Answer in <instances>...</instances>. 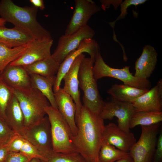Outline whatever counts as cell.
<instances>
[{
	"instance_id": "ba28073f",
	"label": "cell",
	"mask_w": 162,
	"mask_h": 162,
	"mask_svg": "<svg viewBox=\"0 0 162 162\" xmlns=\"http://www.w3.org/2000/svg\"><path fill=\"white\" fill-rule=\"evenodd\" d=\"M19 135L33 145L44 157L53 151L51 126L47 116L36 124L25 128Z\"/></svg>"
},
{
	"instance_id": "60d3db41",
	"label": "cell",
	"mask_w": 162,
	"mask_h": 162,
	"mask_svg": "<svg viewBox=\"0 0 162 162\" xmlns=\"http://www.w3.org/2000/svg\"><path fill=\"white\" fill-rule=\"evenodd\" d=\"M29 162H41L40 160L37 158H33Z\"/></svg>"
},
{
	"instance_id": "4316f807",
	"label": "cell",
	"mask_w": 162,
	"mask_h": 162,
	"mask_svg": "<svg viewBox=\"0 0 162 162\" xmlns=\"http://www.w3.org/2000/svg\"><path fill=\"white\" fill-rule=\"evenodd\" d=\"M130 155L129 152L121 151L103 140L99 150L100 162H115Z\"/></svg>"
},
{
	"instance_id": "2e32d148",
	"label": "cell",
	"mask_w": 162,
	"mask_h": 162,
	"mask_svg": "<svg viewBox=\"0 0 162 162\" xmlns=\"http://www.w3.org/2000/svg\"><path fill=\"white\" fill-rule=\"evenodd\" d=\"M136 112H160L162 110V80L133 103Z\"/></svg>"
},
{
	"instance_id": "277c9868",
	"label": "cell",
	"mask_w": 162,
	"mask_h": 162,
	"mask_svg": "<svg viewBox=\"0 0 162 162\" xmlns=\"http://www.w3.org/2000/svg\"><path fill=\"white\" fill-rule=\"evenodd\" d=\"M94 61L85 57L80 66L78 72L79 86L83 92V105L92 112L99 115L104 101L101 99L97 81L93 75Z\"/></svg>"
},
{
	"instance_id": "7a4b0ae2",
	"label": "cell",
	"mask_w": 162,
	"mask_h": 162,
	"mask_svg": "<svg viewBox=\"0 0 162 162\" xmlns=\"http://www.w3.org/2000/svg\"><path fill=\"white\" fill-rule=\"evenodd\" d=\"M38 8L32 5L22 7L11 0L0 2V16L7 22L28 34L36 40H52L50 33L37 21Z\"/></svg>"
},
{
	"instance_id": "83f0119b",
	"label": "cell",
	"mask_w": 162,
	"mask_h": 162,
	"mask_svg": "<svg viewBox=\"0 0 162 162\" xmlns=\"http://www.w3.org/2000/svg\"><path fill=\"white\" fill-rule=\"evenodd\" d=\"M40 160L41 162H88L77 152L63 153L52 151Z\"/></svg>"
},
{
	"instance_id": "cb8c5ba5",
	"label": "cell",
	"mask_w": 162,
	"mask_h": 162,
	"mask_svg": "<svg viewBox=\"0 0 162 162\" xmlns=\"http://www.w3.org/2000/svg\"><path fill=\"white\" fill-rule=\"evenodd\" d=\"M60 64L51 56L32 64L23 66L29 74H35L46 77L55 76Z\"/></svg>"
},
{
	"instance_id": "d6a6232c",
	"label": "cell",
	"mask_w": 162,
	"mask_h": 162,
	"mask_svg": "<svg viewBox=\"0 0 162 162\" xmlns=\"http://www.w3.org/2000/svg\"><path fill=\"white\" fill-rule=\"evenodd\" d=\"M24 140L22 136L16 134L9 141V152H19Z\"/></svg>"
},
{
	"instance_id": "52a82bcc",
	"label": "cell",
	"mask_w": 162,
	"mask_h": 162,
	"mask_svg": "<svg viewBox=\"0 0 162 162\" xmlns=\"http://www.w3.org/2000/svg\"><path fill=\"white\" fill-rule=\"evenodd\" d=\"M160 123L149 126H141L138 141L129 153L134 162H152L156 149Z\"/></svg>"
},
{
	"instance_id": "f1b7e54d",
	"label": "cell",
	"mask_w": 162,
	"mask_h": 162,
	"mask_svg": "<svg viewBox=\"0 0 162 162\" xmlns=\"http://www.w3.org/2000/svg\"><path fill=\"white\" fill-rule=\"evenodd\" d=\"M13 94V89L6 84L0 76V119L4 122L5 110Z\"/></svg>"
},
{
	"instance_id": "d6986e66",
	"label": "cell",
	"mask_w": 162,
	"mask_h": 162,
	"mask_svg": "<svg viewBox=\"0 0 162 162\" xmlns=\"http://www.w3.org/2000/svg\"><path fill=\"white\" fill-rule=\"evenodd\" d=\"M54 97L58 110L70 126L74 136L77 132L75 122L76 106L71 96L60 88L54 93Z\"/></svg>"
},
{
	"instance_id": "603a6c76",
	"label": "cell",
	"mask_w": 162,
	"mask_h": 162,
	"mask_svg": "<svg viewBox=\"0 0 162 162\" xmlns=\"http://www.w3.org/2000/svg\"><path fill=\"white\" fill-rule=\"evenodd\" d=\"M148 90L139 88L124 84H115L107 90V92L114 99L132 103Z\"/></svg>"
},
{
	"instance_id": "9a60e30c",
	"label": "cell",
	"mask_w": 162,
	"mask_h": 162,
	"mask_svg": "<svg viewBox=\"0 0 162 162\" xmlns=\"http://www.w3.org/2000/svg\"><path fill=\"white\" fill-rule=\"evenodd\" d=\"M85 57L83 53L77 56L63 79L64 81L63 90L71 96L76 105L75 117L80 114L82 105L80 100L78 75L80 64Z\"/></svg>"
},
{
	"instance_id": "ac0fdd59",
	"label": "cell",
	"mask_w": 162,
	"mask_h": 162,
	"mask_svg": "<svg viewBox=\"0 0 162 162\" xmlns=\"http://www.w3.org/2000/svg\"><path fill=\"white\" fill-rule=\"evenodd\" d=\"M158 55L153 46L150 45L144 46L140 56L135 62L134 76L143 79L150 77L155 68Z\"/></svg>"
},
{
	"instance_id": "8992f818",
	"label": "cell",
	"mask_w": 162,
	"mask_h": 162,
	"mask_svg": "<svg viewBox=\"0 0 162 162\" xmlns=\"http://www.w3.org/2000/svg\"><path fill=\"white\" fill-rule=\"evenodd\" d=\"M130 66H125L121 69L112 68L104 61L100 51L95 56L92 71L95 79L98 80L105 77L118 79L124 84L137 88L149 89L151 83L148 79L137 78L133 75L130 71Z\"/></svg>"
},
{
	"instance_id": "e575fe53",
	"label": "cell",
	"mask_w": 162,
	"mask_h": 162,
	"mask_svg": "<svg viewBox=\"0 0 162 162\" xmlns=\"http://www.w3.org/2000/svg\"><path fill=\"white\" fill-rule=\"evenodd\" d=\"M162 160V131L160 130L158 137L156 149L152 162H161Z\"/></svg>"
},
{
	"instance_id": "9c48e42d",
	"label": "cell",
	"mask_w": 162,
	"mask_h": 162,
	"mask_svg": "<svg viewBox=\"0 0 162 162\" xmlns=\"http://www.w3.org/2000/svg\"><path fill=\"white\" fill-rule=\"evenodd\" d=\"M135 112L132 103L112 98L109 101H104L99 116L104 120H111L114 117H116L118 127L128 132L130 131L129 124L131 118Z\"/></svg>"
},
{
	"instance_id": "484cf974",
	"label": "cell",
	"mask_w": 162,
	"mask_h": 162,
	"mask_svg": "<svg viewBox=\"0 0 162 162\" xmlns=\"http://www.w3.org/2000/svg\"><path fill=\"white\" fill-rule=\"evenodd\" d=\"M30 44L10 48L0 43V74L8 65L25 52Z\"/></svg>"
},
{
	"instance_id": "5bb4252c",
	"label": "cell",
	"mask_w": 162,
	"mask_h": 162,
	"mask_svg": "<svg viewBox=\"0 0 162 162\" xmlns=\"http://www.w3.org/2000/svg\"><path fill=\"white\" fill-rule=\"evenodd\" d=\"M103 138L109 144L127 152H129L136 142L135 137L132 133L124 131L113 123L105 125Z\"/></svg>"
},
{
	"instance_id": "3957f363",
	"label": "cell",
	"mask_w": 162,
	"mask_h": 162,
	"mask_svg": "<svg viewBox=\"0 0 162 162\" xmlns=\"http://www.w3.org/2000/svg\"><path fill=\"white\" fill-rule=\"evenodd\" d=\"M23 112L25 128L30 127L41 120L46 114L45 109L50 104L46 98L38 90L13 89Z\"/></svg>"
},
{
	"instance_id": "7402d4cb",
	"label": "cell",
	"mask_w": 162,
	"mask_h": 162,
	"mask_svg": "<svg viewBox=\"0 0 162 162\" xmlns=\"http://www.w3.org/2000/svg\"><path fill=\"white\" fill-rule=\"evenodd\" d=\"M29 74L31 87L39 91L46 98L50 106L58 110L53 89L56 76L46 77L35 74Z\"/></svg>"
},
{
	"instance_id": "1f68e13d",
	"label": "cell",
	"mask_w": 162,
	"mask_h": 162,
	"mask_svg": "<svg viewBox=\"0 0 162 162\" xmlns=\"http://www.w3.org/2000/svg\"><path fill=\"white\" fill-rule=\"evenodd\" d=\"M16 134L5 122L0 119V143L8 142Z\"/></svg>"
},
{
	"instance_id": "4fadbf2b",
	"label": "cell",
	"mask_w": 162,
	"mask_h": 162,
	"mask_svg": "<svg viewBox=\"0 0 162 162\" xmlns=\"http://www.w3.org/2000/svg\"><path fill=\"white\" fill-rule=\"evenodd\" d=\"M53 40H36L29 44L25 52L10 64L24 66L44 59L51 55Z\"/></svg>"
},
{
	"instance_id": "ffe728a7",
	"label": "cell",
	"mask_w": 162,
	"mask_h": 162,
	"mask_svg": "<svg viewBox=\"0 0 162 162\" xmlns=\"http://www.w3.org/2000/svg\"><path fill=\"white\" fill-rule=\"evenodd\" d=\"M36 40L25 32L15 27L0 26V43L14 48L28 44Z\"/></svg>"
},
{
	"instance_id": "5b68a950",
	"label": "cell",
	"mask_w": 162,
	"mask_h": 162,
	"mask_svg": "<svg viewBox=\"0 0 162 162\" xmlns=\"http://www.w3.org/2000/svg\"><path fill=\"white\" fill-rule=\"evenodd\" d=\"M45 110L50 124L53 151L63 153L76 152L71 129L58 110L50 105Z\"/></svg>"
},
{
	"instance_id": "ab89813d",
	"label": "cell",
	"mask_w": 162,
	"mask_h": 162,
	"mask_svg": "<svg viewBox=\"0 0 162 162\" xmlns=\"http://www.w3.org/2000/svg\"><path fill=\"white\" fill-rule=\"evenodd\" d=\"M6 23V22L3 19L0 18V26H4V25Z\"/></svg>"
},
{
	"instance_id": "74e56055",
	"label": "cell",
	"mask_w": 162,
	"mask_h": 162,
	"mask_svg": "<svg viewBox=\"0 0 162 162\" xmlns=\"http://www.w3.org/2000/svg\"><path fill=\"white\" fill-rule=\"evenodd\" d=\"M30 2L35 7L43 10L45 9V6L43 0H30Z\"/></svg>"
},
{
	"instance_id": "d590c367",
	"label": "cell",
	"mask_w": 162,
	"mask_h": 162,
	"mask_svg": "<svg viewBox=\"0 0 162 162\" xmlns=\"http://www.w3.org/2000/svg\"><path fill=\"white\" fill-rule=\"evenodd\" d=\"M9 141L7 143H0V162H5L6 160L9 152Z\"/></svg>"
},
{
	"instance_id": "30bf717a",
	"label": "cell",
	"mask_w": 162,
	"mask_h": 162,
	"mask_svg": "<svg viewBox=\"0 0 162 162\" xmlns=\"http://www.w3.org/2000/svg\"><path fill=\"white\" fill-rule=\"evenodd\" d=\"M95 34L93 29L87 25L72 34L62 35L52 57L60 64L70 53L78 48L84 40L93 38Z\"/></svg>"
},
{
	"instance_id": "6da1fadb",
	"label": "cell",
	"mask_w": 162,
	"mask_h": 162,
	"mask_svg": "<svg viewBox=\"0 0 162 162\" xmlns=\"http://www.w3.org/2000/svg\"><path fill=\"white\" fill-rule=\"evenodd\" d=\"M75 119L77 130L73 143L76 151L88 162H100L98 154L104 140V120L83 105Z\"/></svg>"
},
{
	"instance_id": "d4e9b609",
	"label": "cell",
	"mask_w": 162,
	"mask_h": 162,
	"mask_svg": "<svg viewBox=\"0 0 162 162\" xmlns=\"http://www.w3.org/2000/svg\"><path fill=\"white\" fill-rule=\"evenodd\" d=\"M162 121V112H136L131 118L129 128H133L138 125L149 126L160 123Z\"/></svg>"
},
{
	"instance_id": "f35d334b",
	"label": "cell",
	"mask_w": 162,
	"mask_h": 162,
	"mask_svg": "<svg viewBox=\"0 0 162 162\" xmlns=\"http://www.w3.org/2000/svg\"><path fill=\"white\" fill-rule=\"evenodd\" d=\"M115 162H134V161L130 154L128 156Z\"/></svg>"
},
{
	"instance_id": "8fae6325",
	"label": "cell",
	"mask_w": 162,
	"mask_h": 162,
	"mask_svg": "<svg viewBox=\"0 0 162 162\" xmlns=\"http://www.w3.org/2000/svg\"><path fill=\"white\" fill-rule=\"evenodd\" d=\"M100 51L99 45L94 39L89 38L84 40L78 48L70 53L60 64L53 87L54 92H57L60 88L61 82L64 76L77 56L84 52H87L94 62L96 56Z\"/></svg>"
},
{
	"instance_id": "836d02e7",
	"label": "cell",
	"mask_w": 162,
	"mask_h": 162,
	"mask_svg": "<svg viewBox=\"0 0 162 162\" xmlns=\"http://www.w3.org/2000/svg\"><path fill=\"white\" fill-rule=\"evenodd\" d=\"M31 160L20 152H9L5 162H29Z\"/></svg>"
},
{
	"instance_id": "7c38bea8",
	"label": "cell",
	"mask_w": 162,
	"mask_h": 162,
	"mask_svg": "<svg viewBox=\"0 0 162 162\" xmlns=\"http://www.w3.org/2000/svg\"><path fill=\"white\" fill-rule=\"evenodd\" d=\"M74 2V10L65 30V35L72 34L87 25L90 18L101 10L92 0H75Z\"/></svg>"
},
{
	"instance_id": "44dd1931",
	"label": "cell",
	"mask_w": 162,
	"mask_h": 162,
	"mask_svg": "<svg viewBox=\"0 0 162 162\" xmlns=\"http://www.w3.org/2000/svg\"><path fill=\"white\" fill-rule=\"evenodd\" d=\"M5 122L16 134L18 135L25 128L24 115L19 102L14 94L5 110Z\"/></svg>"
},
{
	"instance_id": "f546056e",
	"label": "cell",
	"mask_w": 162,
	"mask_h": 162,
	"mask_svg": "<svg viewBox=\"0 0 162 162\" xmlns=\"http://www.w3.org/2000/svg\"><path fill=\"white\" fill-rule=\"evenodd\" d=\"M147 0H125L122 2L120 4L121 14L114 21L109 22L108 23L113 28V39L116 40V37L115 35L114 28L116 22L119 20L124 18L128 14V8L131 5H134L136 6L137 5L143 4Z\"/></svg>"
},
{
	"instance_id": "e0dca14e",
	"label": "cell",
	"mask_w": 162,
	"mask_h": 162,
	"mask_svg": "<svg viewBox=\"0 0 162 162\" xmlns=\"http://www.w3.org/2000/svg\"><path fill=\"white\" fill-rule=\"evenodd\" d=\"M0 76L5 83L13 89L23 90L32 87L30 74L23 66L9 64Z\"/></svg>"
},
{
	"instance_id": "8d00e7d4",
	"label": "cell",
	"mask_w": 162,
	"mask_h": 162,
	"mask_svg": "<svg viewBox=\"0 0 162 162\" xmlns=\"http://www.w3.org/2000/svg\"><path fill=\"white\" fill-rule=\"evenodd\" d=\"M122 0H101L100 2L101 3V8L104 10L108 8L110 5H113L115 9L122 2Z\"/></svg>"
},
{
	"instance_id": "4dcf8cb0",
	"label": "cell",
	"mask_w": 162,
	"mask_h": 162,
	"mask_svg": "<svg viewBox=\"0 0 162 162\" xmlns=\"http://www.w3.org/2000/svg\"><path fill=\"white\" fill-rule=\"evenodd\" d=\"M19 152L31 159L37 158L41 160L44 158L43 156L37 149L25 139Z\"/></svg>"
}]
</instances>
